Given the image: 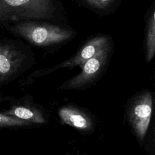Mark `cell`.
Instances as JSON below:
<instances>
[{
    "label": "cell",
    "mask_w": 155,
    "mask_h": 155,
    "mask_svg": "<svg viewBox=\"0 0 155 155\" xmlns=\"http://www.w3.org/2000/svg\"><path fill=\"white\" fill-rule=\"evenodd\" d=\"M36 64L29 45L17 39L1 38L0 41V86L19 78Z\"/></svg>",
    "instance_id": "3"
},
{
    "label": "cell",
    "mask_w": 155,
    "mask_h": 155,
    "mask_svg": "<svg viewBox=\"0 0 155 155\" xmlns=\"http://www.w3.org/2000/svg\"><path fill=\"white\" fill-rule=\"evenodd\" d=\"M63 7L53 0H1V26L23 21L53 22L61 14Z\"/></svg>",
    "instance_id": "2"
},
{
    "label": "cell",
    "mask_w": 155,
    "mask_h": 155,
    "mask_svg": "<svg viewBox=\"0 0 155 155\" xmlns=\"http://www.w3.org/2000/svg\"><path fill=\"white\" fill-rule=\"evenodd\" d=\"M62 124L68 125L84 133H91L95 128L96 122L93 114L84 108L73 104H66L58 110Z\"/></svg>",
    "instance_id": "8"
},
{
    "label": "cell",
    "mask_w": 155,
    "mask_h": 155,
    "mask_svg": "<svg viewBox=\"0 0 155 155\" xmlns=\"http://www.w3.org/2000/svg\"><path fill=\"white\" fill-rule=\"evenodd\" d=\"M33 125V124L21 119L18 117L8 115L1 112L0 113V127L3 128H16L25 127Z\"/></svg>",
    "instance_id": "11"
},
{
    "label": "cell",
    "mask_w": 155,
    "mask_h": 155,
    "mask_svg": "<svg viewBox=\"0 0 155 155\" xmlns=\"http://www.w3.org/2000/svg\"><path fill=\"white\" fill-rule=\"evenodd\" d=\"M113 43L111 37L107 35L97 34L90 36L79 47L77 52L69 59L53 67L41 68L30 74L22 85H27L32 82L34 79L50 74L55 70L61 68L72 69L76 66L81 68L90 59L94 57L101 50Z\"/></svg>",
    "instance_id": "4"
},
{
    "label": "cell",
    "mask_w": 155,
    "mask_h": 155,
    "mask_svg": "<svg viewBox=\"0 0 155 155\" xmlns=\"http://www.w3.org/2000/svg\"><path fill=\"white\" fill-rule=\"evenodd\" d=\"M121 0H78L77 4L100 16L113 13L120 5Z\"/></svg>",
    "instance_id": "10"
},
{
    "label": "cell",
    "mask_w": 155,
    "mask_h": 155,
    "mask_svg": "<svg viewBox=\"0 0 155 155\" xmlns=\"http://www.w3.org/2000/svg\"><path fill=\"white\" fill-rule=\"evenodd\" d=\"M153 96L149 90H143L134 94L127 103L125 117L137 138L143 140L151 121Z\"/></svg>",
    "instance_id": "6"
},
{
    "label": "cell",
    "mask_w": 155,
    "mask_h": 155,
    "mask_svg": "<svg viewBox=\"0 0 155 155\" xmlns=\"http://www.w3.org/2000/svg\"><path fill=\"white\" fill-rule=\"evenodd\" d=\"M31 122L33 125L44 124L48 120V113L45 108L34 102L33 96L26 94L19 99H13L8 109L1 111Z\"/></svg>",
    "instance_id": "7"
},
{
    "label": "cell",
    "mask_w": 155,
    "mask_h": 155,
    "mask_svg": "<svg viewBox=\"0 0 155 155\" xmlns=\"http://www.w3.org/2000/svg\"><path fill=\"white\" fill-rule=\"evenodd\" d=\"M4 27L14 36L48 51L59 48L77 35V31L68 25L46 21H23Z\"/></svg>",
    "instance_id": "1"
},
{
    "label": "cell",
    "mask_w": 155,
    "mask_h": 155,
    "mask_svg": "<svg viewBox=\"0 0 155 155\" xmlns=\"http://www.w3.org/2000/svg\"><path fill=\"white\" fill-rule=\"evenodd\" d=\"M113 53V43L88 60L79 73L64 82L58 88L65 90H85L93 85L106 71Z\"/></svg>",
    "instance_id": "5"
},
{
    "label": "cell",
    "mask_w": 155,
    "mask_h": 155,
    "mask_svg": "<svg viewBox=\"0 0 155 155\" xmlns=\"http://www.w3.org/2000/svg\"><path fill=\"white\" fill-rule=\"evenodd\" d=\"M145 22L144 51L146 61L150 62L155 55V4L147 11Z\"/></svg>",
    "instance_id": "9"
}]
</instances>
